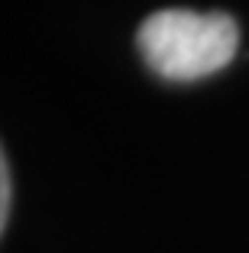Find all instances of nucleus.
Returning a JSON list of instances; mask_svg holds the SVG:
<instances>
[{
    "mask_svg": "<svg viewBox=\"0 0 249 253\" xmlns=\"http://www.w3.org/2000/svg\"><path fill=\"white\" fill-rule=\"evenodd\" d=\"M136 42L155 75L169 82H194L233 62L240 30L227 13L159 10L142 20Z\"/></svg>",
    "mask_w": 249,
    "mask_h": 253,
    "instance_id": "obj_1",
    "label": "nucleus"
},
{
    "mask_svg": "<svg viewBox=\"0 0 249 253\" xmlns=\"http://www.w3.org/2000/svg\"><path fill=\"white\" fill-rule=\"evenodd\" d=\"M10 217V166L3 163L0 169V224H7Z\"/></svg>",
    "mask_w": 249,
    "mask_h": 253,
    "instance_id": "obj_2",
    "label": "nucleus"
}]
</instances>
